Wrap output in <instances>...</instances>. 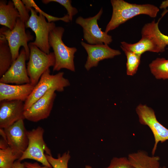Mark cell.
Instances as JSON below:
<instances>
[{
  "label": "cell",
  "instance_id": "cell-1",
  "mask_svg": "<svg viewBox=\"0 0 168 168\" xmlns=\"http://www.w3.org/2000/svg\"><path fill=\"white\" fill-rule=\"evenodd\" d=\"M110 2L113 12L105 30L107 33L135 16L145 14L154 18L159 11L157 7L149 4L130 3L123 0H111Z\"/></svg>",
  "mask_w": 168,
  "mask_h": 168
},
{
  "label": "cell",
  "instance_id": "cell-2",
  "mask_svg": "<svg viewBox=\"0 0 168 168\" xmlns=\"http://www.w3.org/2000/svg\"><path fill=\"white\" fill-rule=\"evenodd\" d=\"M159 20L156 22L154 20L144 25L141 31V38L138 42L134 44L121 42L120 47L141 55L146 51H164L167 45L160 34L158 27Z\"/></svg>",
  "mask_w": 168,
  "mask_h": 168
},
{
  "label": "cell",
  "instance_id": "cell-3",
  "mask_svg": "<svg viewBox=\"0 0 168 168\" xmlns=\"http://www.w3.org/2000/svg\"><path fill=\"white\" fill-rule=\"evenodd\" d=\"M64 29L61 26H56L49 33V42L54 51L55 62L53 71H58L62 68L75 71L74 54L77 49L75 47L66 45L62 38Z\"/></svg>",
  "mask_w": 168,
  "mask_h": 168
},
{
  "label": "cell",
  "instance_id": "cell-4",
  "mask_svg": "<svg viewBox=\"0 0 168 168\" xmlns=\"http://www.w3.org/2000/svg\"><path fill=\"white\" fill-rule=\"evenodd\" d=\"M64 72H60L55 75L50 74L49 68L41 76L31 94L24 102V110L28 109L37 100L51 89L62 92L64 88L70 85L69 80L63 77Z\"/></svg>",
  "mask_w": 168,
  "mask_h": 168
},
{
  "label": "cell",
  "instance_id": "cell-5",
  "mask_svg": "<svg viewBox=\"0 0 168 168\" xmlns=\"http://www.w3.org/2000/svg\"><path fill=\"white\" fill-rule=\"evenodd\" d=\"M30 50L27 70L30 83L35 86L44 72L51 67H54L55 62L54 52L46 54L36 46L29 43Z\"/></svg>",
  "mask_w": 168,
  "mask_h": 168
},
{
  "label": "cell",
  "instance_id": "cell-6",
  "mask_svg": "<svg viewBox=\"0 0 168 168\" xmlns=\"http://www.w3.org/2000/svg\"><path fill=\"white\" fill-rule=\"evenodd\" d=\"M44 129L40 126L27 131L28 145L19 160L21 161L26 159H32L41 163L44 166L53 168L45 155H52L44 141Z\"/></svg>",
  "mask_w": 168,
  "mask_h": 168
},
{
  "label": "cell",
  "instance_id": "cell-7",
  "mask_svg": "<svg viewBox=\"0 0 168 168\" xmlns=\"http://www.w3.org/2000/svg\"><path fill=\"white\" fill-rule=\"evenodd\" d=\"M26 28L25 23L19 18L12 30L5 26L0 29V33L5 36L7 41L12 54V62L19 56V50L21 46L25 50L27 60H29L30 50L28 42L33 40V36L29 32H26Z\"/></svg>",
  "mask_w": 168,
  "mask_h": 168
},
{
  "label": "cell",
  "instance_id": "cell-8",
  "mask_svg": "<svg viewBox=\"0 0 168 168\" xmlns=\"http://www.w3.org/2000/svg\"><path fill=\"white\" fill-rule=\"evenodd\" d=\"M30 11L31 15L25 25L26 28H30L35 34V40L31 43L45 53L49 54L50 48L49 36L50 32L56 27L55 24L53 22H47L42 14L38 15V12L34 8H30Z\"/></svg>",
  "mask_w": 168,
  "mask_h": 168
},
{
  "label": "cell",
  "instance_id": "cell-9",
  "mask_svg": "<svg viewBox=\"0 0 168 168\" xmlns=\"http://www.w3.org/2000/svg\"><path fill=\"white\" fill-rule=\"evenodd\" d=\"M103 12L101 8L94 16L87 18L80 16L76 20V23L82 27L84 38L89 44L109 45L112 41V36L102 31L98 25V21L100 18Z\"/></svg>",
  "mask_w": 168,
  "mask_h": 168
},
{
  "label": "cell",
  "instance_id": "cell-10",
  "mask_svg": "<svg viewBox=\"0 0 168 168\" xmlns=\"http://www.w3.org/2000/svg\"><path fill=\"white\" fill-rule=\"evenodd\" d=\"M136 111L140 123L148 126L153 134L155 143L152 153L154 156L158 143L168 140V129L160 123L156 118L154 110L147 105L139 104L136 108Z\"/></svg>",
  "mask_w": 168,
  "mask_h": 168
},
{
  "label": "cell",
  "instance_id": "cell-11",
  "mask_svg": "<svg viewBox=\"0 0 168 168\" xmlns=\"http://www.w3.org/2000/svg\"><path fill=\"white\" fill-rule=\"evenodd\" d=\"M56 91L50 89L35 102L27 110H25V119L37 122L49 117L56 97Z\"/></svg>",
  "mask_w": 168,
  "mask_h": 168
},
{
  "label": "cell",
  "instance_id": "cell-12",
  "mask_svg": "<svg viewBox=\"0 0 168 168\" xmlns=\"http://www.w3.org/2000/svg\"><path fill=\"white\" fill-rule=\"evenodd\" d=\"M27 57L24 48L21 50L17 58L10 68L0 79V82L6 84L15 83L22 85L30 83L28 75L26 61Z\"/></svg>",
  "mask_w": 168,
  "mask_h": 168
},
{
  "label": "cell",
  "instance_id": "cell-13",
  "mask_svg": "<svg viewBox=\"0 0 168 168\" xmlns=\"http://www.w3.org/2000/svg\"><path fill=\"white\" fill-rule=\"evenodd\" d=\"M3 129L9 147L21 157L28 144L24 119L19 120Z\"/></svg>",
  "mask_w": 168,
  "mask_h": 168
},
{
  "label": "cell",
  "instance_id": "cell-14",
  "mask_svg": "<svg viewBox=\"0 0 168 168\" xmlns=\"http://www.w3.org/2000/svg\"><path fill=\"white\" fill-rule=\"evenodd\" d=\"M81 43L87 54V60L84 66L87 71L92 67H97L101 60L112 58L121 54L119 50L112 49L107 44L92 45L83 41H82Z\"/></svg>",
  "mask_w": 168,
  "mask_h": 168
},
{
  "label": "cell",
  "instance_id": "cell-15",
  "mask_svg": "<svg viewBox=\"0 0 168 168\" xmlns=\"http://www.w3.org/2000/svg\"><path fill=\"white\" fill-rule=\"evenodd\" d=\"M24 103L20 100L0 101V128L4 129L25 119Z\"/></svg>",
  "mask_w": 168,
  "mask_h": 168
},
{
  "label": "cell",
  "instance_id": "cell-16",
  "mask_svg": "<svg viewBox=\"0 0 168 168\" xmlns=\"http://www.w3.org/2000/svg\"><path fill=\"white\" fill-rule=\"evenodd\" d=\"M34 87L30 83L12 85L0 82V101L16 100L25 102Z\"/></svg>",
  "mask_w": 168,
  "mask_h": 168
},
{
  "label": "cell",
  "instance_id": "cell-17",
  "mask_svg": "<svg viewBox=\"0 0 168 168\" xmlns=\"http://www.w3.org/2000/svg\"><path fill=\"white\" fill-rule=\"evenodd\" d=\"M0 1V24L12 30L20 16L12 1Z\"/></svg>",
  "mask_w": 168,
  "mask_h": 168
},
{
  "label": "cell",
  "instance_id": "cell-18",
  "mask_svg": "<svg viewBox=\"0 0 168 168\" xmlns=\"http://www.w3.org/2000/svg\"><path fill=\"white\" fill-rule=\"evenodd\" d=\"M128 158L135 168H160V157L148 155L147 152L139 151L129 154Z\"/></svg>",
  "mask_w": 168,
  "mask_h": 168
},
{
  "label": "cell",
  "instance_id": "cell-19",
  "mask_svg": "<svg viewBox=\"0 0 168 168\" xmlns=\"http://www.w3.org/2000/svg\"><path fill=\"white\" fill-rule=\"evenodd\" d=\"M12 63L11 49L5 36L0 33V77L8 70Z\"/></svg>",
  "mask_w": 168,
  "mask_h": 168
},
{
  "label": "cell",
  "instance_id": "cell-20",
  "mask_svg": "<svg viewBox=\"0 0 168 168\" xmlns=\"http://www.w3.org/2000/svg\"><path fill=\"white\" fill-rule=\"evenodd\" d=\"M151 73L157 79H168V59L157 58L149 64Z\"/></svg>",
  "mask_w": 168,
  "mask_h": 168
},
{
  "label": "cell",
  "instance_id": "cell-21",
  "mask_svg": "<svg viewBox=\"0 0 168 168\" xmlns=\"http://www.w3.org/2000/svg\"><path fill=\"white\" fill-rule=\"evenodd\" d=\"M121 48L125 53L127 58V74L130 76H133L137 71L140 62L141 54Z\"/></svg>",
  "mask_w": 168,
  "mask_h": 168
},
{
  "label": "cell",
  "instance_id": "cell-22",
  "mask_svg": "<svg viewBox=\"0 0 168 168\" xmlns=\"http://www.w3.org/2000/svg\"><path fill=\"white\" fill-rule=\"evenodd\" d=\"M20 157L9 147L0 149V168H12L16 160Z\"/></svg>",
  "mask_w": 168,
  "mask_h": 168
},
{
  "label": "cell",
  "instance_id": "cell-23",
  "mask_svg": "<svg viewBox=\"0 0 168 168\" xmlns=\"http://www.w3.org/2000/svg\"><path fill=\"white\" fill-rule=\"evenodd\" d=\"M45 155L53 168H68V163L71 157L69 152H65L62 155L58 154L57 158L53 157L52 155Z\"/></svg>",
  "mask_w": 168,
  "mask_h": 168
},
{
  "label": "cell",
  "instance_id": "cell-24",
  "mask_svg": "<svg viewBox=\"0 0 168 168\" xmlns=\"http://www.w3.org/2000/svg\"><path fill=\"white\" fill-rule=\"evenodd\" d=\"M22 1L25 5L27 9L29 11H30V8H34L37 12H39V13L42 14L45 17L46 16L48 21V22H52L53 21H55L59 20H62L66 22H68L70 21L69 17L68 14L62 17H58L53 16L47 14L44 12H43L36 5L33 0H22Z\"/></svg>",
  "mask_w": 168,
  "mask_h": 168
},
{
  "label": "cell",
  "instance_id": "cell-25",
  "mask_svg": "<svg viewBox=\"0 0 168 168\" xmlns=\"http://www.w3.org/2000/svg\"><path fill=\"white\" fill-rule=\"evenodd\" d=\"M42 2L45 4L50 2H58L63 6L67 10L70 21H72L73 16L77 14L78 11L77 9L72 7L71 0H42Z\"/></svg>",
  "mask_w": 168,
  "mask_h": 168
},
{
  "label": "cell",
  "instance_id": "cell-26",
  "mask_svg": "<svg viewBox=\"0 0 168 168\" xmlns=\"http://www.w3.org/2000/svg\"><path fill=\"white\" fill-rule=\"evenodd\" d=\"M105 168H135L128 158L114 157L107 167Z\"/></svg>",
  "mask_w": 168,
  "mask_h": 168
},
{
  "label": "cell",
  "instance_id": "cell-27",
  "mask_svg": "<svg viewBox=\"0 0 168 168\" xmlns=\"http://www.w3.org/2000/svg\"><path fill=\"white\" fill-rule=\"evenodd\" d=\"M15 8L17 10L21 19L26 24L29 20L30 16L29 11L22 1L20 0H12Z\"/></svg>",
  "mask_w": 168,
  "mask_h": 168
},
{
  "label": "cell",
  "instance_id": "cell-28",
  "mask_svg": "<svg viewBox=\"0 0 168 168\" xmlns=\"http://www.w3.org/2000/svg\"><path fill=\"white\" fill-rule=\"evenodd\" d=\"M26 168H50L45 166L40 165L37 162L33 163L25 162L24 163Z\"/></svg>",
  "mask_w": 168,
  "mask_h": 168
},
{
  "label": "cell",
  "instance_id": "cell-29",
  "mask_svg": "<svg viewBox=\"0 0 168 168\" xmlns=\"http://www.w3.org/2000/svg\"><path fill=\"white\" fill-rule=\"evenodd\" d=\"M12 168H26L24 163H21L18 160L14 162Z\"/></svg>",
  "mask_w": 168,
  "mask_h": 168
},
{
  "label": "cell",
  "instance_id": "cell-30",
  "mask_svg": "<svg viewBox=\"0 0 168 168\" xmlns=\"http://www.w3.org/2000/svg\"><path fill=\"white\" fill-rule=\"evenodd\" d=\"M167 7H168V0L163 1L160 6V9H166Z\"/></svg>",
  "mask_w": 168,
  "mask_h": 168
},
{
  "label": "cell",
  "instance_id": "cell-31",
  "mask_svg": "<svg viewBox=\"0 0 168 168\" xmlns=\"http://www.w3.org/2000/svg\"><path fill=\"white\" fill-rule=\"evenodd\" d=\"M160 34L166 45H168V36L163 34L161 32Z\"/></svg>",
  "mask_w": 168,
  "mask_h": 168
},
{
  "label": "cell",
  "instance_id": "cell-32",
  "mask_svg": "<svg viewBox=\"0 0 168 168\" xmlns=\"http://www.w3.org/2000/svg\"><path fill=\"white\" fill-rule=\"evenodd\" d=\"M86 168H92L91 166L88 165L86 166L85 167Z\"/></svg>",
  "mask_w": 168,
  "mask_h": 168
},
{
  "label": "cell",
  "instance_id": "cell-33",
  "mask_svg": "<svg viewBox=\"0 0 168 168\" xmlns=\"http://www.w3.org/2000/svg\"><path fill=\"white\" fill-rule=\"evenodd\" d=\"M160 168H166L165 166H163L162 167H161Z\"/></svg>",
  "mask_w": 168,
  "mask_h": 168
}]
</instances>
